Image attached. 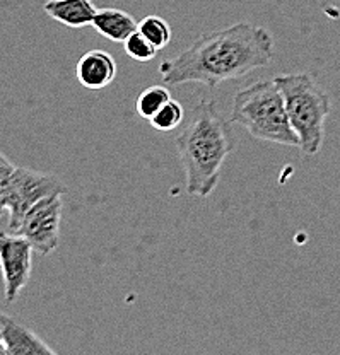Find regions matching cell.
Returning <instances> with one entry per match:
<instances>
[{"mask_svg":"<svg viewBox=\"0 0 340 355\" xmlns=\"http://www.w3.org/2000/svg\"><path fill=\"white\" fill-rule=\"evenodd\" d=\"M273 55L275 43L269 29L251 22H236L207 33L178 55L162 60L159 73L169 86L197 83L214 89L271 65Z\"/></svg>","mask_w":340,"mask_h":355,"instance_id":"obj_1","label":"cell"},{"mask_svg":"<svg viewBox=\"0 0 340 355\" xmlns=\"http://www.w3.org/2000/svg\"><path fill=\"white\" fill-rule=\"evenodd\" d=\"M176 149L185 171L187 193L207 198L219 184L224 161L235 149L231 123L216 103L201 101L187 127L176 137Z\"/></svg>","mask_w":340,"mask_h":355,"instance_id":"obj_2","label":"cell"},{"mask_svg":"<svg viewBox=\"0 0 340 355\" xmlns=\"http://www.w3.org/2000/svg\"><path fill=\"white\" fill-rule=\"evenodd\" d=\"M231 121L253 139L279 146L299 147V139L291 127L286 101L275 80H257L239 89L232 98Z\"/></svg>","mask_w":340,"mask_h":355,"instance_id":"obj_3","label":"cell"},{"mask_svg":"<svg viewBox=\"0 0 340 355\" xmlns=\"http://www.w3.org/2000/svg\"><path fill=\"white\" fill-rule=\"evenodd\" d=\"M273 80L286 101L291 127L299 139V149L306 155H316L325 140V121L332 110L330 96L315 77L305 72L280 73Z\"/></svg>","mask_w":340,"mask_h":355,"instance_id":"obj_4","label":"cell"},{"mask_svg":"<svg viewBox=\"0 0 340 355\" xmlns=\"http://www.w3.org/2000/svg\"><path fill=\"white\" fill-rule=\"evenodd\" d=\"M67 184L57 175L17 166L10 178L9 197H7L9 231L16 232L26 212L35 207L40 200L53 197V195H64L67 193Z\"/></svg>","mask_w":340,"mask_h":355,"instance_id":"obj_5","label":"cell"},{"mask_svg":"<svg viewBox=\"0 0 340 355\" xmlns=\"http://www.w3.org/2000/svg\"><path fill=\"white\" fill-rule=\"evenodd\" d=\"M62 214H64L62 195L40 200L26 212L16 232L33 244L36 253L48 257L57 250L60 241Z\"/></svg>","mask_w":340,"mask_h":355,"instance_id":"obj_6","label":"cell"},{"mask_svg":"<svg viewBox=\"0 0 340 355\" xmlns=\"http://www.w3.org/2000/svg\"><path fill=\"white\" fill-rule=\"evenodd\" d=\"M33 244L17 232L0 231V272L7 302H14L31 279Z\"/></svg>","mask_w":340,"mask_h":355,"instance_id":"obj_7","label":"cell"},{"mask_svg":"<svg viewBox=\"0 0 340 355\" xmlns=\"http://www.w3.org/2000/svg\"><path fill=\"white\" fill-rule=\"evenodd\" d=\"M117 60L105 50H90L79 58L76 65V77L83 87L91 91L108 87L117 77Z\"/></svg>","mask_w":340,"mask_h":355,"instance_id":"obj_8","label":"cell"},{"mask_svg":"<svg viewBox=\"0 0 340 355\" xmlns=\"http://www.w3.org/2000/svg\"><path fill=\"white\" fill-rule=\"evenodd\" d=\"M0 331L6 343L7 355H53L55 350L48 347L35 331L17 323L7 314L0 313Z\"/></svg>","mask_w":340,"mask_h":355,"instance_id":"obj_9","label":"cell"},{"mask_svg":"<svg viewBox=\"0 0 340 355\" xmlns=\"http://www.w3.org/2000/svg\"><path fill=\"white\" fill-rule=\"evenodd\" d=\"M43 10L48 17L72 29L92 26L98 12L92 0H46Z\"/></svg>","mask_w":340,"mask_h":355,"instance_id":"obj_10","label":"cell"},{"mask_svg":"<svg viewBox=\"0 0 340 355\" xmlns=\"http://www.w3.org/2000/svg\"><path fill=\"white\" fill-rule=\"evenodd\" d=\"M92 28L110 42L125 43L128 36H132L139 29V22H135L134 17L125 10L106 7V9H98L92 21Z\"/></svg>","mask_w":340,"mask_h":355,"instance_id":"obj_11","label":"cell"},{"mask_svg":"<svg viewBox=\"0 0 340 355\" xmlns=\"http://www.w3.org/2000/svg\"><path fill=\"white\" fill-rule=\"evenodd\" d=\"M139 33L146 40H149L156 50H164L171 42V26L168 24V21L164 17L156 16V14H151L146 16L142 21L139 22Z\"/></svg>","mask_w":340,"mask_h":355,"instance_id":"obj_12","label":"cell"},{"mask_svg":"<svg viewBox=\"0 0 340 355\" xmlns=\"http://www.w3.org/2000/svg\"><path fill=\"white\" fill-rule=\"evenodd\" d=\"M169 99H171V94L166 86H151L144 89L135 101L137 114L144 120H151Z\"/></svg>","mask_w":340,"mask_h":355,"instance_id":"obj_13","label":"cell"},{"mask_svg":"<svg viewBox=\"0 0 340 355\" xmlns=\"http://www.w3.org/2000/svg\"><path fill=\"white\" fill-rule=\"evenodd\" d=\"M183 116V106L171 98L149 121L153 125V128H156L159 132H171L182 125Z\"/></svg>","mask_w":340,"mask_h":355,"instance_id":"obj_14","label":"cell"},{"mask_svg":"<svg viewBox=\"0 0 340 355\" xmlns=\"http://www.w3.org/2000/svg\"><path fill=\"white\" fill-rule=\"evenodd\" d=\"M125 53L135 62H151L156 57L158 50L151 44L149 40L144 38L139 33V29L132 36H128L127 42L124 43Z\"/></svg>","mask_w":340,"mask_h":355,"instance_id":"obj_15","label":"cell"},{"mask_svg":"<svg viewBox=\"0 0 340 355\" xmlns=\"http://www.w3.org/2000/svg\"><path fill=\"white\" fill-rule=\"evenodd\" d=\"M17 166H14L6 155L0 150V205L7 210V197H9V187H10V178H12L14 171Z\"/></svg>","mask_w":340,"mask_h":355,"instance_id":"obj_16","label":"cell"},{"mask_svg":"<svg viewBox=\"0 0 340 355\" xmlns=\"http://www.w3.org/2000/svg\"><path fill=\"white\" fill-rule=\"evenodd\" d=\"M0 355H7L6 343H3V340H2V331H0Z\"/></svg>","mask_w":340,"mask_h":355,"instance_id":"obj_17","label":"cell"},{"mask_svg":"<svg viewBox=\"0 0 340 355\" xmlns=\"http://www.w3.org/2000/svg\"><path fill=\"white\" fill-rule=\"evenodd\" d=\"M3 212H6V209H3V207L2 205H0V216H2V214Z\"/></svg>","mask_w":340,"mask_h":355,"instance_id":"obj_18","label":"cell"}]
</instances>
